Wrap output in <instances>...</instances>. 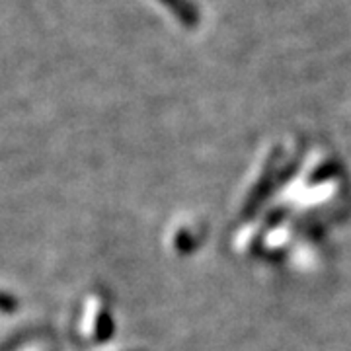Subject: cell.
Masks as SVG:
<instances>
[{"label": "cell", "mask_w": 351, "mask_h": 351, "mask_svg": "<svg viewBox=\"0 0 351 351\" xmlns=\"http://www.w3.org/2000/svg\"><path fill=\"white\" fill-rule=\"evenodd\" d=\"M16 311H18V301L14 299L12 295L0 291V313L12 314L16 313Z\"/></svg>", "instance_id": "cell-2"}, {"label": "cell", "mask_w": 351, "mask_h": 351, "mask_svg": "<svg viewBox=\"0 0 351 351\" xmlns=\"http://www.w3.org/2000/svg\"><path fill=\"white\" fill-rule=\"evenodd\" d=\"M112 332H113L112 318L104 313L100 318H98V324H96V338L104 341V339H108L110 336H112Z\"/></svg>", "instance_id": "cell-1"}]
</instances>
